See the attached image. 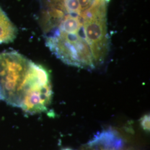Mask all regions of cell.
Masks as SVG:
<instances>
[{"label": "cell", "instance_id": "obj_1", "mask_svg": "<svg viewBox=\"0 0 150 150\" xmlns=\"http://www.w3.org/2000/svg\"><path fill=\"white\" fill-rule=\"evenodd\" d=\"M41 23L46 45L63 62L86 70L100 65L86 35L91 19L107 11L105 0H81L65 5L59 0H40Z\"/></svg>", "mask_w": 150, "mask_h": 150}, {"label": "cell", "instance_id": "obj_2", "mask_svg": "<svg viewBox=\"0 0 150 150\" xmlns=\"http://www.w3.org/2000/svg\"><path fill=\"white\" fill-rule=\"evenodd\" d=\"M52 96L45 67L15 51L0 54V100L33 115L46 111Z\"/></svg>", "mask_w": 150, "mask_h": 150}, {"label": "cell", "instance_id": "obj_3", "mask_svg": "<svg viewBox=\"0 0 150 150\" xmlns=\"http://www.w3.org/2000/svg\"><path fill=\"white\" fill-rule=\"evenodd\" d=\"M16 34V28L0 8V43L13 41Z\"/></svg>", "mask_w": 150, "mask_h": 150}, {"label": "cell", "instance_id": "obj_4", "mask_svg": "<svg viewBox=\"0 0 150 150\" xmlns=\"http://www.w3.org/2000/svg\"><path fill=\"white\" fill-rule=\"evenodd\" d=\"M141 125L144 130L147 131L150 130V116L149 115H145L140 121Z\"/></svg>", "mask_w": 150, "mask_h": 150}, {"label": "cell", "instance_id": "obj_5", "mask_svg": "<svg viewBox=\"0 0 150 150\" xmlns=\"http://www.w3.org/2000/svg\"><path fill=\"white\" fill-rule=\"evenodd\" d=\"M109 1H110V0H106V1H107V2H108Z\"/></svg>", "mask_w": 150, "mask_h": 150}]
</instances>
